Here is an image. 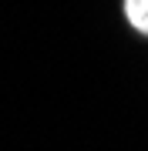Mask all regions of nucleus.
I'll return each mask as SVG.
<instances>
[{
	"label": "nucleus",
	"instance_id": "obj_1",
	"mask_svg": "<svg viewBox=\"0 0 148 151\" xmlns=\"http://www.w3.org/2000/svg\"><path fill=\"white\" fill-rule=\"evenodd\" d=\"M121 17H125L128 30L148 40V0H121Z\"/></svg>",
	"mask_w": 148,
	"mask_h": 151
}]
</instances>
